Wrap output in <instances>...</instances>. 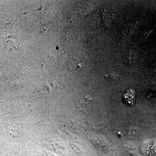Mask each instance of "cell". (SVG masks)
<instances>
[{
    "instance_id": "cell-1",
    "label": "cell",
    "mask_w": 156,
    "mask_h": 156,
    "mask_svg": "<svg viewBox=\"0 0 156 156\" xmlns=\"http://www.w3.org/2000/svg\"><path fill=\"white\" fill-rule=\"evenodd\" d=\"M125 60L127 64L130 66L134 65L136 60V56L135 52L132 51V50H128L125 55Z\"/></svg>"
},
{
    "instance_id": "cell-2",
    "label": "cell",
    "mask_w": 156,
    "mask_h": 156,
    "mask_svg": "<svg viewBox=\"0 0 156 156\" xmlns=\"http://www.w3.org/2000/svg\"><path fill=\"white\" fill-rule=\"evenodd\" d=\"M124 99L128 104H134L135 100V92L131 90H129L124 95Z\"/></svg>"
}]
</instances>
